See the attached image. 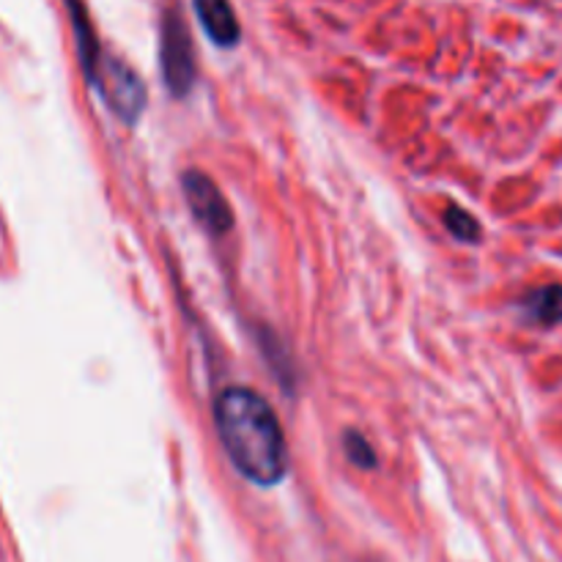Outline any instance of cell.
I'll list each match as a JSON object with an SVG mask.
<instances>
[{
	"label": "cell",
	"instance_id": "obj_1",
	"mask_svg": "<svg viewBox=\"0 0 562 562\" xmlns=\"http://www.w3.org/2000/svg\"><path fill=\"white\" fill-rule=\"evenodd\" d=\"M214 423L231 464L250 483L274 486L289 470L283 428L272 406L247 387H228L214 401Z\"/></svg>",
	"mask_w": 562,
	"mask_h": 562
},
{
	"label": "cell",
	"instance_id": "obj_2",
	"mask_svg": "<svg viewBox=\"0 0 562 562\" xmlns=\"http://www.w3.org/2000/svg\"><path fill=\"white\" fill-rule=\"evenodd\" d=\"M91 86L99 88L108 108L126 124H135L146 108V86L132 66L115 58H99L97 69L88 77Z\"/></svg>",
	"mask_w": 562,
	"mask_h": 562
},
{
	"label": "cell",
	"instance_id": "obj_3",
	"mask_svg": "<svg viewBox=\"0 0 562 562\" xmlns=\"http://www.w3.org/2000/svg\"><path fill=\"white\" fill-rule=\"evenodd\" d=\"M159 64H162L165 86L173 97H187L195 82V55H192L190 31L179 11H168L162 20V42H159Z\"/></svg>",
	"mask_w": 562,
	"mask_h": 562
},
{
	"label": "cell",
	"instance_id": "obj_4",
	"mask_svg": "<svg viewBox=\"0 0 562 562\" xmlns=\"http://www.w3.org/2000/svg\"><path fill=\"white\" fill-rule=\"evenodd\" d=\"M181 190H184L187 206L192 209L198 223L212 234H225L234 225V214H231L228 201L223 198L220 187L209 179L201 170H187L181 179Z\"/></svg>",
	"mask_w": 562,
	"mask_h": 562
},
{
	"label": "cell",
	"instance_id": "obj_5",
	"mask_svg": "<svg viewBox=\"0 0 562 562\" xmlns=\"http://www.w3.org/2000/svg\"><path fill=\"white\" fill-rule=\"evenodd\" d=\"M192 3H195L198 22H201L206 36L217 47H234V44H239L241 27L228 0H192Z\"/></svg>",
	"mask_w": 562,
	"mask_h": 562
},
{
	"label": "cell",
	"instance_id": "obj_6",
	"mask_svg": "<svg viewBox=\"0 0 562 562\" xmlns=\"http://www.w3.org/2000/svg\"><path fill=\"white\" fill-rule=\"evenodd\" d=\"M521 311L530 318L532 324H541V327H554L562 322V283L543 285V289L530 291V294L521 300Z\"/></svg>",
	"mask_w": 562,
	"mask_h": 562
},
{
	"label": "cell",
	"instance_id": "obj_7",
	"mask_svg": "<svg viewBox=\"0 0 562 562\" xmlns=\"http://www.w3.org/2000/svg\"><path fill=\"white\" fill-rule=\"evenodd\" d=\"M69 11H71V22H75V31H77V42H80V64L82 69H86V75L91 77L93 69H97L99 64V44L97 38H93V31L91 25H88V16L86 11H82L80 0H69Z\"/></svg>",
	"mask_w": 562,
	"mask_h": 562
},
{
	"label": "cell",
	"instance_id": "obj_8",
	"mask_svg": "<svg viewBox=\"0 0 562 562\" xmlns=\"http://www.w3.org/2000/svg\"><path fill=\"white\" fill-rule=\"evenodd\" d=\"M445 225H448L450 234L461 241L481 239V225H477V220L459 206H448V212H445Z\"/></svg>",
	"mask_w": 562,
	"mask_h": 562
},
{
	"label": "cell",
	"instance_id": "obj_9",
	"mask_svg": "<svg viewBox=\"0 0 562 562\" xmlns=\"http://www.w3.org/2000/svg\"><path fill=\"white\" fill-rule=\"evenodd\" d=\"M344 448H346V456H349L351 464H357L360 470H373V467H376V453H373L371 442H368L366 437H360V434H355V431L346 434Z\"/></svg>",
	"mask_w": 562,
	"mask_h": 562
}]
</instances>
